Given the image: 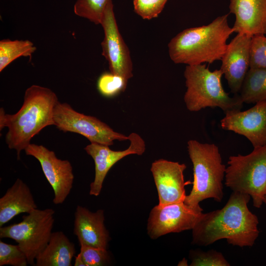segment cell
<instances>
[{"label": "cell", "mask_w": 266, "mask_h": 266, "mask_svg": "<svg viewBox=\"0 0 266 266\" xmlns=\"http://www.w3.org/2000/svg\"><path fill=\"white\" fill-rule=\"evenodd\" d=\"M250 198L248 194L233 192L223 208L202 213L192 230V243L206 246L226 239L233 246H253L260 231L258 217L248 207Z\"/></svg>", "instance_id": "cell-1"}, {"label": "cell", "mask_w": 266, "mask_h": 266, "mask_svg": "<svg viewBox=\"0 0 266 266\" xmlns=\"http://www.w3.org/2000/svg\"><path fill=\"white\" fill-rule=\"evenodd\" d=\"M58 101L50 89L33 85L25 91L23 103L17 112L6 113L0 108V130L8 128L5 142L9 149L16 150L17 160L33 136L47 126L54 125V110Z\"/></svg>", "instance_id": "cell-2"}, {"label": "cell", "mask_w": 266, "mask_h": 266, "mask_svg": "<svg viewBox=\"0 0 266 266\" xmlns=\"http://www.w3.org/2000/svg\"><path fill=\"white\" fill-rule=\"evenodd\" d=\"M229 14L216 18L207 25L185 29L168 44L170 59L189 66L212 64L221 60L227 40L234 33L228 22Z\"/></svg>", "instance_id": "cell-3"}, {"label": "cell", "mask_w": 266, "mask_h": 266, "mask_svg": "<svg viewBox=\"0 0 266 266\" xmlns=\"http://www.w3.org/2000/svg\"><path fill=\"white\" fill-rule=\"evenodd\" d=\"M187 150L193 164L194 180L191 191L184 202L195 207L207 199L221 202L224 196L223 181L226 167L222 163L218 146L190 140Z\"/></svg>", "instance_id": "cell-4"}, {"label": "cell", "mask_w": 266, "mask_h": 266, "mask_svg": "<svg viewBox=\"0 0 266 266\" xmlns=\"http://www.w3.org/2000/svg\"><path fill=\"white\" fill-rule=\"evenodd\" d=\"M221 69L211 71L205 64L187 65L184 76L187 90L184 100L191 112L218 107L225 113L239 110L243 102L239 94L230 97L223 87Z\"/></svg>", "instance_id": "cell-5"}, {"label": "cell", "mask_w": 266, "mask_h": 266, "mask_svg": "<svg viewBox=\"0 0 266 266\" xmlns=\"http://www.w3.org/2000/svg\"><path fill=\"white\" fill-rule=\"evenodd\" d=\"M225 171V185L233 192L249 195L260 208L266 196V145L246 155L231 156Z\"/></svg>", "instance_id": "cell-6"}, {"label": "cell", "mask_w": 266, "mask_h": 266, "mask_svg": "<svg viewBox=\"0 0 266 266\" xmlns=\"http://www.w3.org/2000/svg\"><path fill=\"white\" fill-rule=\"evenodd\" d=\"M54 214L52 208H37L24 215L21 222L0 227V237L15 240L26 255L28 264L35 266L37 256L49 241Z\"/></svg>", "instance_id": "cell-7"}, {"label": "cell", "mask_w": 266, "mask_h": 266, "mask_svg": "<svg viewBox=\"0 0 266 266\" xmlns=\"http://www.w3.org/2000/svg\"><path fill=\"white\" fill-rule=\"evenodd\" d=\"M54 126L64 132L80 134L91 143L107 146L113 145L115 140L125 141L128 136L114 131L97 118L79 113L67 103L59 101L54 110Z\"/></svg>", "instance_id": "cell-8"}, {"label": "cell", "mask_w": 266, "mask_h": 266, "mask_svg": "<svg viewBox=\"0 0 266 266\" xmlns=\"http://www.w3.org/2000/svg\"><path fill=\"white\" fill-rule=\"evenodd\" d=\"M200 206H192L184 201L157 205L149 214L147 233L156 239L171 233L192 230L202 213Z\"/></svg>", "instance_id": "cell-9"}, {"label": "cell", "mask_w": 266, "mask_h": 266, "mask_svg": "<svg viewBox=\"0 0 266 266\" xmlns=\"http://www.w3.org/2000/svg\"><path fill=\"white\" fill-rule=\"evenodd\" d=\"M100 25L104 32L102 55L108 62L110 71L129 80L133 76V62L129 49L119 32L112 0L107 4Z\"/></svg>", "instance_id": "cell-10"}, {"label": "cell", "mask_w": 266, "mask_h": 266, "mask_svg": "<svg viewBox=\"0 0 266 266\" xmlns=\"http://www.w3.org/2000/svg\"><path fill=\"white\" fill-rule=\"evenodd\" d=\"M27 155L39 162L43 172L54 192L53 202L62 204L73 186L72 166L68 160L58 159L55 152L42 145L30 143L25 149Z\"/></svg>", "instance_id": "cell-11"}, {"label": "cell", "mask_w": 266, "mask_h": 266, "mask_svg": "<svg viewBox=\"0 0 266 266\" xmlns=\"http://www.w3.org/2000/svg\"><path fill=\"white\" fill-rule=\"evenodd\" d=\"M128 138L130 145L124 150L114 151L109 146L96 143H91L84 148L93 158L95 166V178L90 184V195L97 197L100 194L108 172L117 162L127 156L141 155L145 152V141L138 133H132Z\"/></svg>", "instance_id": "cell-12"}, {"label": "cell", "mask_w": 266, "mask_h": 266, "mask_svg": "<svg viewBox=\"0 0 266 266\" xmlns=\"http://www.w3.org/2000/svg\"><path fill=\"white\" fill-rule=\"evenodd\" d=\"M224 130L246 137L254 148L266 145V100L259 101L252 107L228 112L220 121Z\"/></svg>", "instance_id": "cell-13"}, {"label": "cell", "mask_w": 266, "mask_h": 266, "mask_svg": "<svg viewBox=\"0 0 266 266\" xmlns=\"http://www.w3.org/2000/svg\"><path fill=\"white\" fill-rule=\"evenodd\" d=\"M184 164L159 159L152 163L150 170L158 191L159 204L184 201L186 197Z\"/></svg>", "instance_id": "cell-14"}, {"label": "cell", "mask_w": 266, "mask_h": 266, "mask_svg": "<svg viewBox=\"0 0 266 266\" xmlns=\"http://www.w3.org/2000/svg\"><path fill=\"white\" fill-rule=\"evenodd\" d=\"M252 36L237 34L228 44L220 67L231 92L238 94L250 68V52Z\"/></svg>", "instance_id": "cell-15"}, {"label": "cell", "mask_w": 266, "mask_h": 266, "mask_svg": "<svg viewBox=\"0 0 266 266\" xmlns=\"http://www.w3.org/2000/svg\"><path fill=\"white\" fill-rule=\"evenodd\" d=\"M73 233L79 244L107 249L110 238L104 223V211L91 212L78 205L74 215Z\"/></svg>", "instance_id": "cell-16"}, {"label": "cell", "mask_w": 266, "mask_h": 266, "mask_svg": "<svg viewBox=\"0 0 266 266\" xmlns=\"http://www.w3.org/2000/svg\"><path fill=\"white\" fill-rule=\"evenodd\" d=\"M229 9L235 16L234 33L266 34V0H230Z\"/></svg>", "instance_id": "cell-17"}, {"label": "cell", "mask_w": 266, "mask_h": 266, "mask_svg": "<svg viewBox=\"0 0 266 266\" xmlns=\"http://www.w3.org/2000/svg\"><path fill=\"white\" fill-rule=\"evenodd\" d=\"M37 206L28 186L17 178L0 198V227L16 216L30 213Z\"/></svg>", "instance_id": "cell-18"}, {"label": "cell", "mask_w": 266, "mask_h": 266, "mask_svg": "<svg viewBox=\"0 0 266 266\" xmlns=\"http://www.w3.org/2000/svg\"><path fill=\"white\" fill-rule=\"evenodd\" d=\"M74 243L61 231L52 232L49 241L35 259L36 266H71Z\"/></svg>", "instance_id": "cell-19"}, {"label": "cell", "mask_w": 266, "mask_h": 266, "mask_svg": "<svg viewBox=\"0 0 266 266\" xmlns=\"http://www.w3.org/2000/svg\"><path fill=\"white\" fill-rule=\"evenodd\" d=\"M239 95L243 103H256L266 100V68H250Z\"/></svg>", "instance_id": "cell-20"}, {"label": "cell", "mask_w": 266, "mask_h": 266, "mask_svg": "<svg viewBox=\"0 0 266 266\" xmlns=\"http://www.w3.org/2000/svg\"><path fill=\"white\" fill-rule=\"evenodd\" d=\"M36 48L29 40L3 39L0 41V72L16 59L20 57H29Z\"/></svg>", "instance_id": "cell-21"}, {"label": "cell", "mask_w": 266, "mask_h": 266, "mask_svg": "<svg viewBox=\"0 0 266 266\" xmlns=\"http://www.w3.org/2000/svg\"><path fill=\"white\" fill-rule=\"evenodd\" d=\"M109 0H77L74 5V13L96 25L101 24Z\"/></svg>", "instance_id": "cell-22"}, {"label": "cell", "mask_w": 266, "mask_h": 266, "mask_svg": "<svg viewBox=\"0 0 266 266\" xmlns=\"http://www.w3.org/2000/svg\"><path fill=\"white\" fill-rule=\"evenodd\" d=\"M128 80L119 75L110 72L102 73L98 78L97 87L103 97L111 98L124 92Z\"/></svg>", "instance_id": "cell-23"}, {"label": "cell", "mask_w": 266, "mask_h": 266, "mask_svg": "<svg viewBox=\"0 0 266 266\" xmlns=\"http://www.w3.org/2000/svg\"><path fill=\"white\" fill-rule=\"evenodd\" d=\"M191 266H230L222 253L211 249L207 251L191 250L189 253Z\"/></svg>", "instance_id": "cell-24"}, {"label": "cell", "mask_w": 266, "mask_h": 266, "mask_svg": "<svg viewBox=\"0 0 266 266\" xmlns=\"http://www.w3.org/2000/svg\"><path fill=\"white\" fill-rule=\"evenodd\" d=\"M28 264L26 256L18 244L0 241V266H27Z\"/></svg>", "instance_id": "cell-25"}, {"label": "cell", "mask_w": 266, "mask_h": 266, "mask_svg": "<svg viewBox=\"0 0 266 266\" xmlns=\"http://www.w3.org/2000/svg\"><path fill=\"white\" fill-rule=\"evenodd\" d=\"M80 256L85 266H103L110 263V257L106 249L80 244Z\"/></svg>", "instance_id": "cell-26"}, {"label": "cell", "mask_w": 266, "mask_h": 266, "mask_svg": "<svg viewBox=\"0 0 266 266\" xmlns=\"http://www.w3.org/2000/svg\"><path fill=\"white\" fill-rule=\"evenodd\" d=\"M250 68H266V36H252L250 52Z\"/></svg>", "instance_id": "cell-27"}, {"label": "cell", "mask_w": 266, "mask_h": 266, "mask_svg": "<svg viewBox=\"0 0 266 266\" xmlns=\"http://www.w3.org/2000/svg\"><path fill=\"white\" fill-rule=\"evenodd\" d=\"M167 0H133L134 12L143 19L157 18L163 11Z\"/></svg>", "instance_id": "cell-28"}, {"label": "cell", "mask_w": 266, "mask_h": 266, "mask_svg": "<svg viewBox=\"0 0 266 266\" xmlns=\"http://www.w3.org/2000/svg\"><path fill=\"white\" fill-rule=\"evenodd\" d=\"M74 266H85V265L79 254L75 257V262H74Z\"/></svg>", "instance_id": "cell-29"}, {"label": "cell", "mask_w": 266, "mask_h": 266, "mask_svg": "<svg viewBox=\"0 0 266 266\" xmlns=\"http://www.w3.org/2000/svg\"><path fill=\"white\" fill-rule=\"evenodd\" d=\"M178 266H188L187 260L185 258H184L178 263Z\"/></svg>", "instance_id": "cell-30"}, {"label": "cell", "mask_w": 266, "mask_h": 266, "mask_svg": "<svg viewBox=\"0 0 266 266\" xmlns=\"http://www.w3.org/2000/svg\"><path fill=\"white\" fill-rule=\"evenodd\" d=\"M263 203H265L266 205V196L265 197V198L264 199Z\"/></svg>", "instance_id": "cell-31"}]
</instances>
